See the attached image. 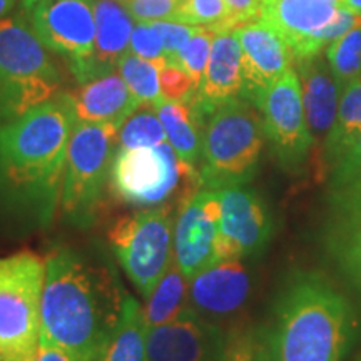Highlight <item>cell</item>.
I'll return each instance as SVG.
<instances>
[{
  "instance_id": "2",
  "label": "cell",
  "mask_w": 361,
  "mask_h": 361,
  "mask_svg": "<svg viewBox=\"0 0 361 361\" xmlns=\"http://www.w3.org/2000/svg\"><path fill=\"white\" fill-rule=\"evenodd\" d=\"M128 298L104 252L54 246L45 258L40 341L96 361L119 326Z\"/></svg>"
},
{
  "instance_id": "17",
  "label": "cell",
  "mask_w": 361,
  "mask_h": 361,
  "mask_svg": "<svg viewBox=\"0 0 361 361\" xmlns=\"http://www.w3.org/2000/svg\"><path fill=\"white\" fill-rule=\"evenodd\" d=\"M341 0H259V20L281 37L295 61L308 57L311 40L335 19Z\"/></svg>"
},
{
  "instance_id": "35",
  "label": "cell",
  "mask_w": 361,
  "mask_h": 361,
  "mask_svg": "<svg viewBox=\"0 0 361 361\" xmlns=\"http://www.w3.org/2000/svg\"><path fill=\"white\" fill-rule=\"evenodd\" d=\"M183 0H123L134 20L154 22L173 20Z\"/></svg>"
},
{
  "instance_id": "7",
  "label": "cell",
  "mask_w": 361,
  "mask_h": 361,
  "mask_svg": "<svg viewBox=\"0 0 361 361\" xmlns=\"http://www.w3.org/2000/svg\"><path fill=\"white\" fill-rule=\"evenodd\" d=\"M109 189L124 204L156 207L174 204L201 189L200 173L184 164L166 141L154 147L119 149L111 168Z\"/></svg>"
},
{
  "instance_id": "21",
  "label": "cell",
  "mask_w": 361,
  "mask_h": 361,
  "mask_svg": "<svg viewBox=\"0 0 361 361\" xmlns=\"http://www.w3.org/2000/svg\"><path fill=\"white\" fill-rule=\"evenodd\" d=\"M298 78L301 82L305 114L314 144L324 141L336 119L341 87L329 69L326 59L319 56L296 61Z\"/></svg>"
},
{
  "instance_id": "27",
  "label": "cell",
  "mask_w": 361,
  "mask_h": 361,
  "mask_svg": "<svg viewBox=\"0 0 361 361\" xmlns=\"http://www.w3.org/2000/svg\"><path fill=\"white\" fill-rule=\"evenodd\" d=\"M166 130L162 126L156 106L141 104V106L124 121L119 128L117 146L119 149L154 147L166 142Z\"/></svg>"
},
{
  "instance_id": "36",
  "label": "cell",
  "mask_w": 361,
  "mask_h": 361,
  "mask_svg": "<svg viewBox=\"0 0 361 361\" xmlns=\"http://www.w3.org/2000/svg\"><path fill=\"white\" fill-rule=\"evenodd\" d=\"M151 24L154 25V29L161 35L162 45H164L166 61L168 62H173L178 57L180 49L188 44V40L191 39L192 32L196 30L194 25L183 24V22L176 20H154Z\"/></svg>"
},
{
  "instance_id": "12",
  "label": "cell",
  "mask_w": 361,
  "mask_h": 361,
  "mask_svg": "<svg viewBox=\"0 0 361 361\" xmlns=\"http://www.w3.org/2000/svg\"><path fill=\"white\" fill-rule=\"evenodd\" d=\"M219 192L221 219L214 263L247 259L263 252L273 234V218L263 197L247 184Z\"/></svg>"
},
{
  "instance_id": "8",
  "label": "cell",
  "mask_w": 361,
  "mask_h": 361,
  "mask_svg": "<svg viewBox=\"0 0 361 361\" xmlns=\"http://www.w3.org/2000/svg\"><path fill=\"white\" fill-rule=\"evenodd\" d=\"M45 259L32 251L0 258V355L29 361L40 343Z\"/></svg>"
},
{
  "instance_id": "24",
  "label": "cell",
  "mask_w": 361,
  "mask_h": 361,
  "mask_svg": "<svg viewBox=\"0 0 361 361\" xmlns=\"http://www.w3.org/2000/svg\"><path fill=\"white\" fill-rule=\"evenodd\" d=\"M188 305L189 278L173 259L142 306L146 328H156L173 322L188 308Z\"/></svg>"
},
{
  "instance_id": "40",
  "label": "cell",
  "mask_w": 361,
  "mask_h": 361,
  "mask_svg": "<svg viewBox=\"0 0 361 361\" xmlns=\"http://www.w3.org/2000/svg\"><path fill=\"white\" fill-rule=\"evenodd\" d=\"M16 2L17 0H0V20L8 17V13L16 7Z\"/></svg>"
},
{
  "instance_id": "23",
  "label": "cell",
  "mask_w": 361,
  "mask_h": 361,
  "mask_svg": "<svg viewBox=\"0 0 361 361\" xmlns=\"http://www.w3.org/2000/svg\"><path fill=\"white\" fill-rule=\"evenodd\" d=\"M166 130V139L184 164L197 169L202 149L206 119L197 112L192 101H161L156 106Z\"/></svg>"
},
{
  "instance_id": "39",
  "label": "cell",
  "mask_w": 361,
  "mask_h": 361,
  "mask_svg": "<svg viewBox=\"0 0 361 361\" xmlns=\"http://www.w3.org/2000/svg\"><path fill=\"white\" fill-rule=\"evenodd\" d=\"M29 361H82L75 355L69 353L67 350L59 348L51 343L40 341L37 350L34 351V355L30 356Z\"/></svg>"
},
{
  "instance_id": "19",
  "label": "cell",
  "mask_w": 361,
  "mask_h": 361,
  "mask_svg": "<svg viewBox=\"0 0 361 361\" xmlns=\"http://www.w3.org/2000/svg\"><path fill=\"white\" fill-rule=\"evenodd\" d=\"M324 247L343 279L361 300V194L329 196Z\"/></svg>"
},
{
  "instance_id": "4",
  "label": "cell",
  "mask_w": 361,
  "mask_h": 361,
  "mask_svg": "<svg viewBox=\"0 0 361 361\" xmlns=\"http://www.w3.org/2000/svg\"><path fill=\"white\" fill-rule=\"evenodd\" d=\"M259 111L238 97L207 116L197 173L201 188L221 191L250 184L259 169L264 146Z\"/></svg>"
},
{
  "instance_id": "15",
  "label": "cell",
  "mask_w": 361,
  "mask_h": 361,
  "mask_svg": "<svg viewBox=\"0 0 361 361\" xmlns=\"http://www.w3.org/2000/svg\"><path fill=\"white\" fill-rule=\"evenodd\" d=\"M233 34L243 54L241 97L256 107L269 85L291 69L295 57L288 44L259 19L236 27Z\"/></svg>"
},
{
  "instance_id": "20",
  "label": "cell",
  "mask_w": 361,
  "mask_h": 361,
  "mask_svg": "<svg viewBox=\"0 0 361 361\" xmlns=\"http://www.w3.org/2000/svg\"><path fill=\"white\" fill-rule=\"evenodd\" d=\"M243 54L236 35L216 34L206 72L192 99L197 112L207 119L224 102L241 97L243 92Z\"/></svg>"
},
{
  "instance_id": "29",
  "label": "cell",
  "mask_w": 361,
  "mask_h": 361,
  "mask_svg": "<svg viewBox=\"0 0 361 361\" xmlns=\"http://www.w3.org/2000/svg\"><path fill=\"white\" fill-rule=\"evenodd\" d=\"M326 62L341 92L361 78V25L328 45Z\"/></svg>"
},
{
  "instance_id": "37",
  "label": "cell",
  "mask_w": 361,
  "mask_h": 361,
  "mask_svg": "<svg viewBox=\"0 0 361 361\" xmlns=\"http://www.w3.org/2000/svg\"><path fill=\"white\" fill-rule=\"evenodd\" d=\"M228 7V19L219 34L231 32L236 27L258 20L259 0H224Z\"/></svg>"
},
{
  "instance_id": "5",
  "label": "cell",
  "mask_w": 361,
  "mask_h": 361,
  "mask_svg": "<svg viewBox=\"0 0 361 361\" xmlns=\"http://www.w3.org/2000/svg\"><path fill=\"white\" fill-rule=\"evenodd\" d=\"M62 75L24 17L0 20V126L61 92Z\"/></svg>"
},
{
  "instance_id": "31",
  "label": "cell",
  "mask_w": 361,
  "mask_h": 361,
  "mask_svg": "<svg viewBox=\"0 0 361 361\" xmlns=\"http://www.w3.org/2000/svg\"><path fill=\"white\" fill-rule=\"evenodd\" d=\"M214 37L216 32L207 27H196L191 39L180 49L178 57L173 62H169V64H176L186 71L194 82L197 84V89H200L202 75H204L207 62H209Z\"/></svg>"
},
{
  "instance_id": "38",
  "label": "cell",
  "mask_w": 361,
  "mask_h": 361,
  "mask_svg": "<svg viewBox=\"0 0 361 361\" xmlns=\"http://www.w3.org/2000/svg\"><path fill=\"white\" fill-rule=\"evenodd\" d=\"M224 361H252V331H233L229 335Z\"/></svg>"
},
{
  "instance_id": "30",
  "label": "cell",
  "mask_w": 361,
  "mask_h": 361,
  "mask_svg": "<svg viewBox=\"0 0 361 361\" xmlns=\"http://www.w3.org/2000/svg\"><path fill=\"white\" fill-rule=\"evenodd\" d=\"M329 196L361 194V135L328 169Z\"/></svg>"
},
{
  "instance_id": "13",
  "label": "cell",
  "mask_w": 361,
  "mask_h": 361,
  "mask_svg": "<svg viewBox=\"0 0 361 361\" xmlns=\"http://www.w3.org/2000/svg\"><path fill=\"white\" fill-rule=\"evenodd\" d=\"M219 219V191L201 188L179 202L174 219V261L189 279L214 263Z\"/></svg>"
},
{
  "instance_id": "6",
  "label": "cell",
  "mask_w": 361,
  "mask_h": 361,
  "mask_svg": "<svg viewBox=\"0 0 361 361\" xmlns=\"http://www.w3.org/2000/svg\"><path fill=\"white\" fill-rule=\"evenodd\" d=\"M117 135L119 128L114 124L78 121L72 130L59 211L74 228L87 229L96 223L119 147Z\"/></svg>"
},
{
  "instance_id": "43",
  "label": "cell",
  "mask_w": 361,
  "mask_h": 361,
  "mask_svg": "<svg viewBox=\"0 0 361 361\" xmlns=\"http://www.w3.org/2000/svg\"><path fill=\"white\" fill-rule=\"evenodd\" d=\"M356 361H361V355L358 356V358H356Z\"/></svg>"
},
{
  "instance_id": "16",
  "label": "cell",
  "mask_w": 361,
  "mask_h": 361,
  "mask_svg": "<svg viewBox=\"0 0 361 361\" xmlns=\"http://www.w3.org/2000/svg\"><path fill=\"white\" fill-rule=\"evenodd\" d=\"M251 271L245 259L209 264L189 279V308L216 323L236 314L250 300Z\"/></svg>"
},
{
  "instance_id": "41",
  "label": "cell",
  "mask_w": 361,
  "mask_h": 361,
  "mask_svg": "<svg viewBox=\"0 0 361 361\" xmlns=\"http://www.w3.org/2000/svg\"><path fill=\"white\" fill-rule=\"evenodd\" d=\"M341 7L356 13V16H361V0H341Z\"/></svg>"
},
{
  "instance_id": "3",
  "label": "cell",
  "mask_w": 361,
  "mask_h": 361,
  "mask_svg": "<svg viewBox=\"0 0 361 361\" xmlns=\"http://www.w3.org/2000/svg\"><path fill=\"white\" fill-rule=\"evenodd\" d=\"M360 336L348 298L318 271L296 269L252 331V361H345Z\"/></svg>"
},
{
  "instance_id": "26",
  "label": "cell",
  "mask_w": 361,
  "mask_h": 361,
  "mask_svg": "<svg viewBox=\"0 0 361 361\" xmlns=\"http://www.w3.org/2000/svg\"><path fill=\"white\" fill-rule=\"evenodd\" d=\"M146 336L142 306L129 295L123 319L96 361H147Z\"/></svg>"
},
{
  "instance_id": "14",
  "label": "cell",
  "mask_w": 361,
  "mask_h": 361,
  "mask_svg": "<svg viewBox=\"0 0 361 361\" xmlns=\"http://www.w3.org/2000/svg\"><path fill=\"white\" fill-rule=\"evenodd\" d=\"M229 335L188 306L173 322L147 329V361H224Z\"/></svg>"
},
{
  "instance_id": "18",
  "label": "cell",
  "mask_w": 361,
  "mask_h": 361,
  "mask_svg": "<svg viewBox=\"0 0 361 361\" xmlns=\"http://www.w3.org/2000/svg\"><path fill=\"white\" fill-rule=\"evenodd\" d=\"M96 16V40L90 57L72 71L79 84L111 74L129 52L133 35V16L123 0H92Z\"/></svg>"
},
{
  "instance_id": "9",
  "label": "cell",
  "mask_w": 361,
  "mask_h": 361,
  "mask_svg": "<svg viewBox=\"0 0 361 361\" xmlns=\"http://www.w3.org/2000/svg\"><path fill=\"white\" fill-rule=\"evenodd\" d=\"M179 204L144 207L117 219L109 245L121 268L144 300L174 259V219Z\"/></svg>"
},
{
  "instance_id": "1",
  "label": "cell",
  "mask_w": 361,
  "mask_h": 361,
  "mask_svg": "<svg viewBox=\"0 0 361 361\" xmlns=\"http://www.w3.org/2000/svg\"><path fill=\"white\" fill-rule=\"evenodd\" d=\"M75 124L72 96L59 92L0 126V209L24 231L54 223Z\"/></svg>"
},
{
  "instance_id": "33",
  "label": "cell",
  "mask_w": 361,
  "mask_h": 361,
  "mask_svg": "<svg viewBox=\"0 0 361 361\" xmlns=\"http://www.w3.org/2000/svg\"><path fill=\"white\" fill-rule=\"evenodd\" d=\"M161 94L164 101L189 102L192 101L197 92V84L191 75L179 66L166 62L159 72Z\"/></svg>"
},
{
  "instance_id": "25",
  "label": "cell",
  "mask_w": 361,
  "mask_h": 361,
  "mask_svg": "<svg viewBox=\"0 0 361 361\" xmlns=\"http://www.w3.org/2000/svg\"><path fill=\"white\" fill-rule=\"evenodd\" d=\"M361 135V78L341 92L336 119L323 141V164L331 168Z\"/></svg>"
},
{
  "instance_id": "32",
  "label": "cell",
  "mask_w": 361,
  "mask_h": 361,
  "mask_svg": "<svg viewBox=\"0 0 361 361\" xmlns=\"http://www.w3.org/2000/svg\"><path fill=\"white\" fill-rule=\"evenodd\" d=\"M228 19L224 0H183L173 20L194 27H207L219 34Z\"/></svg>"
},
{
  "instance_id": "22",
  "label": "cell",
  "mask_w": 361,
  "mask_h": 361,
  "mask_svg": "<svg viewBox=\"0 0 361 361\" xmlns=\"http://www.w3.org/2000/svg\"><path fill=\"white\" fill-rule=\"evenodd\" d=\"M71 96L80 123L114 124L121 128L124 121L141 106L119 72H111L84 82L78 92Z\"/></svg>"
},
{
  "instance_id": "28",
  "label": "cell",
  "mask_w": 361,
  "mask_h": 361,
  "mask_svg": "<svg viewBox=\"0 0 361 361\" xmlns=\"http://www.w3.org/2000/svg\"><path fill=\"white\" fill-rule=\"evenodd\" d=\"M117 72L124 79L126 85L134 94V97L141 104L157 106L161 101H164L159 84L161 66H157L156 62L146 61V59L128 52L121 59Z\"/></svg>"
},
{
  "instance_id": "11",
  "label": "cell",
  "mask_w": 361,
  "mask_h": 361,
  "mask_svg": "<svg viewBox=\"0 0 361 361\" xmlns=\"http://www.w3.org/2000/svg\"><path fill=\"white\" fill-rule=\"evenodd\" d=\"M20 12L45 47L69 61L71 71L90 57L96 40L92 0H22Z\"/></svg>"
},
{
  "instance_id": "42",
  "label": "cell",
  "mask_w": 361,
  "mask_h": 361,
  "mask_svg": "<svg viewBox=\"0 0 361 361\" xmlns=\"http://www.w3.org/2000/svg\"><path fill=\"white\" fill-rule=\"evenodd\" d=\"M0 361H7V360H6V358H4V356H2V355H0Z\"/></svg>"
},
{
  "instance_id": "34",
  "label": "cell",
  "mask_w": 361,
  "mask_h": 361,
  "mask_svg": "<svg viewBox=\"0 0 361 361\" xmlns=\"http://www.w3.org/2000/svg\"><path fill=\"white\" fill-rule=\"evenodd\" d=\"M129 52L146 59V61L156 62L161 67L168 62L161 35L151 22H137V25L133 29V35H130Z\"/></svg>"
},
{
  "instance_id": "10",
  "label": "cell",
  "mask_w": 361,
  "mask_h": 361,
  "mask_svg": "<svg viewBox=\"0 0 361 361\" xmlns=\"http://www.w3.org/2000/svg\"><path fill=\"white\" fill-rule=\"evenodd\" d=\"M256 109L263 121L264 137L278 164L298 173L308 161L314 139L305 114L301 82L295 69L269 85Z\"/></svg>"
}]
</instances>
